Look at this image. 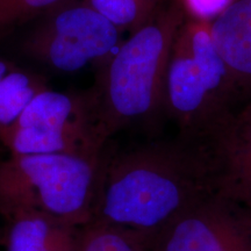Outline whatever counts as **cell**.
<instances>
[{
    "label": "cell",
    "mask_w": 251,
    "mask_h": 251,
    "mask_svg": "<svg viewBox=\"0 0 251 251\" xmlns=\"http://www.w3.org/2000/svg\"><path fill=\"white\" fill-rule=\"evenodd\" d=\"M220 191L203 136L179 134L109 152L91 224L137 235L150 246L185 213Z\"/></svg>",
    "instance_id": "obj_1"
},
{
    "label": "cell",
    "mask_w": 251,
    "mask_h": 251,
    "mask_svg": "<svg viewBox=\"0 0 251 251\" xmlns=\"http://www.w3.org/2000/svg\"><path fill=\"white\" fill-rule=\"evenodd\" d=\"M187 14L180 0H164L100 67L91 89L102 140L165 115V77L171 49Z\"/></svg>",
    "instance_id": "obj_2"
},
{
    "label": "cell",
    "mask_w": 251,
    "mask_h": 251,
    "mask_svg": "<svg viewBox=\"0 0 251 251\" xmlns=\"http://www.w3.org/2000/svg\"><path fill=\"white\" fill-rule=\"evenodd\" d=\"M107 151L11 155L0 162V216L6 222L42 213L74 224L92 222Z\"/></svg>",
    "instance_id": "obj_3"
},
{
    "label": "cell",
    "mask_w": 251,
    "mask_h": 251,
    "mask_svg": "<svg viewBox=\"0 0 251 251\" xmlns=\"http://www.w3.org/2000/svg\"><path fill=\"white\" fill-rule=\"evenodd\" d=\"M236 106L208 21L188 18L178 30L165 77V115L178 133L199 136Z\"/></svg>",
    "instance_id": "obj_4"
},
{
    "label": "cell",
    "mask_w": 251,
    "mask_h": 251,
    "mask_svg": "<svg viewBox=\"0 0 251 251\" xmlns=\"http://www.w3.org/2000/svg\"><path fill=\"white\" fill-rule=\"evenodd\" d=\"M0 143L11 155L69 153L94 157L105 153L91 91L64 93L43 90L20 117L0 133Z\"/></svg>",
    "instance_id": "obj_5"
},
{
    "label": "cell",
    "mask_w": 251,
    "mask_h": 251,
    "mask_svg": "<svg viewBox=\"0 0 251 251\" xmlns=\"http://www.w3.org/2000/svg\"><path fill=\"white\" fill-rule=\"evenodd\" d=\"M121 34L83 0H70L41 17L23 49L47 67L76 72L92 63L101 67L121 45Z\"/></svg>",
    "instance_id": "obj_6"
},
{
    "label": "cell",
    "mask_w": 251,
    "mask_h": 251,
    "mask_svg": "<svg viewBox=\"0 0 251 251\" xmlns=\"http://www.w3.org/2000/svg\"><path fill=\"white\" fill-rule=\"evenodd\" d=\"M153 251H251V207L218 192L177 220Z\"/></svg>",
    "instance_id": "obj_7"
},
{
    "label": "cell",
    "mask_w": 251,
    "mask_h": 251,
    "mask_svg": "<svg viewBox=\"0 0 251 251\" xmlns=\"http://www.w3.org/2000/svg\"><path fill=\"white\" fill-rule=\"evenodd\" d=\"M200 136L218 161L219 192L251 207V102L229 109Z\"/></svg>",
    "instance_id": "obj_8"
},
{
    "label": "cell",
    "mask_w": 251,
    "mask_h": 251,
    "mask_svg": "<svg viewBox=\"0 0 251 251\" xmlns=\"http://www.w3.org/2000/svg\"><path fill=\"white\" fill-rule=\"evenodd\" d=\"M209 29L227 68L236 106L251 102V0H233L209 23Z\"/></svg>",
    "instance_id": "obj_9"
},
{
    "label": "cell",
    "mask_w": 251,
    "mask_h": 251,
    "mask_svg": "<svg viewBox=\"0 0 251 251\" xmlns=\"http://www.w3.org/2000/svg\"><path fill=\"white\" fill-rule=\"evenodd\" d=\"M87 226L28 213L6 222L2 243L7 251H83Z\"/></svg>",
    "instance_id": "obj_10"
},
{
    "label": "cell",
    "mask_w": 251,
    "mask_h": 251,
    "mask_svg": "<svg viewBox=\"0 0 251 251\" xmlns=\"http://www.w3.org/2000/svg\"><path fill=\"white\" fill-rule=\"evenodd\" d=\"M48 89L45 78L15 67L0 80V133L20 117L34 97Z\"/></svg>",
    "instance_id": "obj_11"
},
{
    "label": "cell",
    "mask_w": 251,
    "mask_h": 251,
    "mask_svg": "<svg viewBox=\"0 0 251 251\" xmlns=\"http://www.w3.org/2000/svg\"><path fill=\"white\" fill-rule=\"evenodd\" d=\"M108 19L122 33L131 34L146 25L164 0H83Z\"/></svg>",
    "instance_id": "obj_12"
},
{
    "label": "cell",
    "mask_w": 251,
    "mask_h": 251,
    "mask_svg": "<svg viewBox=\"0 0 251 251\" xmlns=\"http://www.w3.org/2000/svg\"><path fill=\"white\" fill-rule=\"evenodd\" d=\"M83 251H153L152 247L137 235L111 226H87Z\"/></svg>",
    "instance_id": "obj_13"
},
{
    "label": "cell",
    "mask_w": 251,
    "mask_h": 251,
    "mask_svg": "<svg viewBox=\"0 0 251 251\" xmlns=\"http://www.w3.org/2000/svg\"><path fill=\"white\" fill-rule=\"evenodd\" d=\"M70 0H0V39Z\"/></svg>",
    "instance_id": "obj_14"
},
{
    "label": "cell",
    "mask_w": 251,
    "mask_h": 251,
    "mask_svg": "<svg viewBox=\"0 0 251 251\" xmlns=\"http://www.w3.org/2000/svg\"><path fill=\"white\" fill-rule=\"evenodd\" d=\"M233 0H180L188 18L211 23Z\"/></svg>",
    "instance_id": "obj_15"
},
{
    "label": "cell",
    "mask_w": 251,
    "mask_h": 251,
    "mask_svg": "<svg viewBox=\"0 0 251 251\" xmlns=\"http://www.w3.org/2000/svg\"><path fill=\"white\" fill-rule=\"evenodd\" d=\"M17 65H14L13 63L9 62L8 59L5 58H0V80L4 78L6 75L8 74L12 69H14Z\"/></svg>",
    "instance_id": "obj_16"
},
{
    "label": "cell",
    "mask_w": 251,
    "mask_h": 251,
    "mask_svg": "<svg viewBox=\"0 0 251 251\" xmlns=\"http://www.w3.org/2000/svg\"><path fill=\"white\" fill-rule=\"evenodd\" d=\"M2 236H4V230L0 229V242H2Z\"/></svg>",
    "instance_id": "obj_17"
}]
</instances>
